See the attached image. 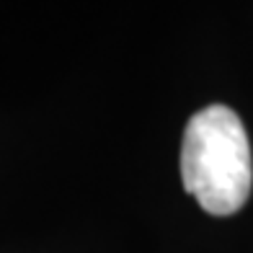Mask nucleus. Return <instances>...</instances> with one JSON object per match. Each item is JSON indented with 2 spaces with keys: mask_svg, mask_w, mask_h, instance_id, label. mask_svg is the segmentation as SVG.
I'll use <instances>...</instances> for the list:
<instances>
[{
  "mask_svg": "<svg viewBox=\"0 0 253 253\" xmlns=\"http://www.w3.org/2000/svg\"><path fill=\"white\" fill-rule=\"evenodd\" d=\"M181 181L202 210L217 217L233 214L248 202L251 142L230 106L212 103L189 119L181 142Z\"/></svg>",
  "mask_w": 253,
  "mask_h": 253,
  "instance_id": "1",
  "label": "nucleus"
}]
</instances>
